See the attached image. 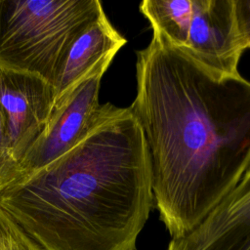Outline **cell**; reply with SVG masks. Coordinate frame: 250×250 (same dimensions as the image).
Masks as SVG:
<instances>
[{"mask_svg":"<svg viewBox=\"0 0 250 250\" xmlns=\"http://www.w3.org/2000/svg\"><path fill=\"white\" fill-rule=\"evenodd\" d=\"M136 78L130 108L148 150L153 203L180 238L250 167V81L206 67L156 33L137 52Z\"/></svg>","mask_w":250,"mask_h":250,"instance_id":"1","label":"cell"},{"mask_svg":"<svg viewBox=\"0 0 250 250\" xmlns=\"http://www.w3.org/2000/svg\"><path fill=\"white\" fill-rule=\"evenodd\" d=\"M153 204L141 126L130 106L109 103L67 152L0 192L42 250H136Z\"/></svg>","mask_w":250,"mask_h":250,"instance_id":"2","label":"cell"},{"mask_svg":"<svg viewBox=\"0 0 250 250\" xmlns=\"http://www.w3.org/2000/svg\"><path fill=\"white\" fill-rule=\"evenodd\" d=\"M103 9L98 0H0V67L53 86L68 48Z\"/></svg>","mask_w":250,"mask_h":250,"instance_id":"3","label":"cell"},{"mask_svg":"<svg viewBox=\"0 0 250 250\" xmlns=\"http://www.w3.org/2000/svg\"><path fill=\"white\" fill-rule=\"evenodd\" d=\"M106 70L107 68L97 70L54 105L44 130L19 163V178L52 163L74 146L89 131L101 109L99 93Z\"/></svg>","mask_w":250,"mask_h":250,"instance_id":"4","label":"cell"},{"mask_svg":"<svg viewBox=\"0 0 250 250\" xmlns=\"http://www.w3.org/2000/svg\"><path fill=\"white\" fill-rule=\"evenodd\" d=\"M53 104V86L45 79L30 72L0 67V104L10 150L18 165L44 130Z\"/></svg>","mask_w":250,"mask_h":250,"instance_id":"5","label":"cell"},{"mask_svg":"<svg viewBox=\"0 0 250 250\" xmlns=\"http://www.w3.org/2000/svg\"><path fill=\"white\" fill-rule=\"evenodd\" d=\"M184 49L206 67L240 74L244 52L235 25L233 0H192V17Z\"/></svg>","mask_w":250,"mask_h":250,"instance_id":"6","label":"cell"},{"mask_svg":"<svg viewBox=\"0 0 250 250\" xmlns=\"http://www.w3.org/2000/svg\"><path fill=\"white\" fill-rule=\"evenodd\" d=\"M167 250H250V167L206 218L171 239Z\"/></svg>","mask_w":250,"mask_h":250,"instance_id":"7","label":"cell"},{"mask_svg":"<svg viewBox=\"0 0 250 250\" xmlns=\"http://www.w3.org/2000/svg\"><path fill=\"white\" fill-rule=\"evenodd\" d=\"M126 42L103 9L68 48L53 84V107L91 74L108 68Z\"/></svg>","mask_w":250,"mask_h":250,"instance_id":"8","label":"cell"},{"mask_svg":"<svg viewBox=\"0 0 250 250\" xmlns=\"http://www.w3.org/2000/svg\"><path fill=\"white\" fill-rule=\"evenodd\" d=\"M140 12L148 21L152 33L171 45L185 48L192 17V0H144Z\"/></svg>","mask_w":250,"mask_h":250,"instance_id":"9","label":"cell"},{"mask_svg":"<svg viewBox=\"0 0 250 250\" xmlns=\"http://www.w3.org/2000/svg\"><path fill=\"white\" fill-rule=\"evenodd\" d=\"M0 250H42L1 207Z\"/></svg>","mask_w":250,"mask_h":250,"instance_id":"10","label":"cell"},{"mask_svg":"<svg viewBox=\"0 0 250 250\" xmlns=\"http://www.w3.org/2000/svg\"><path fill=\"white\" fill-rule=\"evenodd\" d=\"M20 177V168L9 146L5 117L0 104V192Z\"/></svg>","mask_w":250,"mask_h":250,"instance_id":"11","label":"cell"},{"mask_svg":"<svg viewBox=\"0 0 250 250\" xmlns=\"http://www.w3.org/2000/svg\"><path fill=\"white\" fill-rule=\"evenodd\" d=\"M233 13L243 50L250 49V0H233Z\"/></svg>","mask_w":250,"mask_h":250,"instance_id":"12","label":"cell"}]
</instances>
